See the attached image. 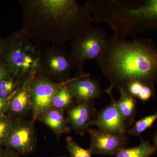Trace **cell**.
Here are the masks:
<instances>
[{
    "label": "cell",
    "instance_id": "cell-1",
    "mask_svg": "<svg viewBox=\"0 0 157 157\" xmlns=\"http://www.w3.org/2000/svg\"><path fill=\"white\" fill-rule=\"evenodd\" d=\"M21 29L41 43L63 47L92 29L89 7L75 0H21Z\"/></svg>",
    "mask_w": 157,
    "mask_h": 157
},
{
    "label": "cell",
    "instance_id": "cell-2",
    "mask_svg": "<svg viewBox=\"0 0 157 157\" xmlns=\"http://www.w3.org/2000/svg\"><path fill=\"white\" fill-rule=\"evenodd\" d=\"M97 61L110 82L107 93L114 88L126 89L133 81L154 88L157 84V47L150 38L127 40L113 36Z\"/></svg>",
    "mask_w": 157,
    "mask_h": 157
},
{
    "label": "cell",
    "instance_id": "cell-3",
    "mask_svg": "<svg viewBox=\"0 0 157 157\" xmlns=\"http://www.w3.org/2000/svg\"><path fill=\"white\" fill-rule=\"evenodd\" d=\"M40 43L21 29L4 39L0 59L12 75L23 81L34 78L39 73Z\"/></svg>",
    "mask_w": 157,
    "mask_h": 157
},
{
    "label": "cell",
    "instance_id": "cell-4",
    "mask_svg": "<svg viewBox=\"0 0 157 157\" xmlns=\"http://www.w3.org/2000/svg\"><path fill=\"white\" fill-rule=\"evenodd\" d=\"M107 40L105 30L93 28L84 36L72 42L70 54L73 67L84 73L83 65L87 60H97L104 49Z\"/></svg>",
    "mask_w": 157,
    "mask_h": 157
},
{
    "label": "cell",
    "instance_id": "cell-5",
    "mask_svg": "<svg viewBox=\"0 0 157 157\" xmlns=\"http://www.w3.org/2000/svg\"><path fill=\"white\" fill-rule=\"evenodd\" d=\"M73 68L70 55L63 47L52 45L42 51L39 62V75L55 82H66L70 79L69 76Z\"/></svg>",
    "mask_w": 157,
    "mask_h": 157
},
{
    "label": "cell",
    "instance_id": "cell-6",
    "mask_svg": "<svg viewBox=\"0 0 157 157\" xmlns=\"http://www.w3.org/2000/svg\"><path fill=\"white\" fill-rule=\"evenodd\" d=\"M68 81L61 83L55 82L39 74L31 79L32 110L34 121L52 108L53 96L60 88L67 84Z\"/></svg>",
    "mask_w": 157,
    "mask_h": 157
},
{
    "label": "cell",
    "instance_id": "cell-7",
    "mask_svg": "<svg viewBox=\"0 0 157 157\" xmlns=\"http://www.w3.org/2000/svg\"><path fill=\"white\" fill-rule=\"evenodd\" d=\"M35 121L14 119L11 131L3 145L18 154L27 155L33 150L36 142Z\"/></svg>",
    "mask_w": 157,
    "mask_h": 157
},
{
    "label": "cell",
    "instance_id": "cell-8",
    "mask_svg": "<svg viewBox=\"0 0 157 157\" xmlns=\"http://www.w3.org/2000/svg\"><path fill=\"white\" fill-rule=\"evenodd\" d=\"M90 136L88 150L91 154L116 155L126 147V133H114L99 129L90 128L87 131Z\"/></svg>",
    "mask_w": 157,
    "mask_h": 157
},
{
    "label": "cell",
    "instance_id": "cell-9",
    "mask_svg": "<svg viewBox=\"0 0 157 157\" xmlns=\"http://www.w3.org/2000/svg\"><path fill=\"white\" fill-rule=\"evenodd\" d=\"M67 87L72 93L76 104L94 101L102 96L100 80L90 74H79L68 80Z\"/></svg>",
    "mask_w": 157,
    "mask_h": 157
},
{
    "label": "cell",
    "instance_id": "cell-10",
    "mask_svg": "<svg viewBox=\"0 0 157 157\" xmlns=\"http://www.w3.org/2000/svg\"><path fill=\"white\" fill-rule=\"evenodd\" d=\"M90 126L98 129L114 133H126L128 127L118 108L117 102L113 103L101 110L92 121Z\"/></svg>",
    "mask_w": 157,
    "mask_h": 157
},
{
    "label": "cell",
    "instance_id": "cell-11",
    "mask_svg": "<svg viewBox=\"0 0 157 157\" xmlns=\"http://www.w3.org/2000/svg\"><path fill=\"white\" fill-rule=\"evenodd\" d=\"M96 114L94 101L84 102L76 104L69 109L67 120L75 132L83 135L90 129L91 123Z\"/></svg>",
    "mask_w": 157,
    "mask_h": 157
},
{
    "label": "cell",
    "instance_id": "cell-12",
    "mask_svg": "<svg viewBox=\"0 0 157 157\" xmlns=\"http://www.w3.org/2000/svg\"><path fill=\"white\" fill-rule=\"evenodd\" d=\"M33 78L25 80L19 89L11 97L6 114L10 115L13 119L25 115L32 110L30 83Z\"/></svg>",
    "mask_w": 157,
    "mask_h": 157
},
{
    "label": "cell",
    "instance_id": "cell-13",
    "mask_svg": "<svg viewBox=\"0 0 157 157\" xmlns=\"http://www.w3.org/2000/svg\"><path fill=\"white\" fill-rule=\"evenodd\" d=\"M38 119L55 134H68L71 131L63 110L51 108Z\"/></svg>",
    "mask_w": 157,
    "mask_h": 157
},
{
    "label": "cell",
    "instance_id": "cell-14",
    "mask_svg": "<svg viewBox=\"0 0 157 157\" xmlns=\"http://www.w3.org/2000/svg\"><path fill=\"white\" fill-rule=\"evenodd\" d=\"M119 91L120 93V98L117 102V105L128 128H129L135 121L137 112V102L135 98L130 94L125 89H120Z\"/></svg>",
    "mask_w": 157,
    "mask_h": 157
},
{
    "label": "cell",
    "instance_id": "cell-15",
    "mask_svg": "<svg viewBox=\"0 0 157 157\" xmlns=\"http://www.w3.org/2000/svg\"><path fill=\"white\" fill-rule=\"evenodd\" d=\"M66 84L60 88L53 96L52 101V108L64 111L75 106L76 102L74 98Z\"/></svg>",
    "mask_w": 157,
    "mask_h": 157
},
{
    "label": "cell",
    "instance_id": "cell-16",
    "mask_svg": "<svg viewBox=\"0 0 157 157\" xmlns=\"http://www.w3.org/2000/svg\"><path fill=\"white\" fill-rule=\"evenodd\" d=\"M155 146L148 141L143 140L138 146L131 148H124L116 155V157H150L156 151Z\"/></svg>",
    "mask_w": 157,
    "mask_h": 157
},
{
    "label": "cell",
    "instance_id": "cell-17",
    "mask_svg": "<svg viewBox=\"0 0 157 157\" xmlns=\"http://www.w3.org/2000/svg\"><path fill=\"white\" fill-rule=\"evenodd\" d=\"M23 80L11 74L0 82V98H6L13 95L21 86Z\"/></svg>",
    "mask_w": 157,
    "mask_h": 157
},
{
    "label": "cell",
    "instance_id": "cell-18",
    "mask_svg": "<svg viewBox=\"0 0 157 157\" xmlns=\"http://www.w3.org/2000/svg\"><path fill=\"white\" fill-rule=\"evenodd\" d=\"M156 120L157 110L153 114L147 116L137 121L132 128L127 130L126 133L133 136H140L141 133L152 126Z\"/></svg>",
    "mask_w": 157,
    "mask_h": 157
},
{
    "label": "cell",
    "instance_id": "cell-19",
    "mask_svg": "<svg viewBox=\"0 0 157 157\" xmlns=\"http://www.w3.org/2000/svg\"><path fill=\"white\" fill-rule=\"evenodd\" d=\"M66 142L70 157H92L89 150L81 147L71 136L67 137Z\"/></svg>",
    "mask_w": 157,
    "mask_h": 157
},
{
    "label": "cell",
    "instance_id": "cell-20",
    "mask_svg": "<svg viewBox=\"0 0 157 157\" xmlns=\"http://www.w3.org/2000/svg\"><path fill=\"white\" fill-rule=\"evenodd\" d=\"M13 121V119L6 113L0 116V146L3 145L9 136Z\"/></svg>",
    "mask_w": 157,
    "mask_h": 157
},
{
    "label": "cell",
    "instance_id": "cell-21",
    "mask_svg": "<svg viewBox=\"0 0 157 157\" xmlns=\"http://www.w3.org/2000/svg\"><path fill=\"white\" fill-rule=\"evenodd\" d=\"M144 85L140 81H133L128 85L126 90L130 94L135 98H137Z\"/></svg>",
    "mask_w": 157,
    "mask_h": 157
},
{
    "label": "cell",
    "instance_id": "cell-22",
    "mask_svg": "<svg viewBox=\"0 0 157 157\" xmlns=\"http://www.w3.org/2000/svg\"><path fill=\"white\" fill-rule=\"evenodd\" d=\"M155 88L147 85H144L137 98L140 99L143 103L148 101L154 96Z\"/></svg>",
    "mask_w": 157,
    "mask_h": 157
},
{
    "label": "cell",
    "instance_id": "cell-23",
    "mask_svg": "<svg viewBox=\"0 0 157 157\" xmlns=\"http://www.w3.org/2000/svg\"><path fill=\"white\" fill-rule=\"evenodd\" d=\"M6 98H0V116L6 114L8 110L11 97Z\"/></svg>",
    "mask_w": 157,
    "mask_h": 157
},
{
    "label": "cell",
    "instance_id": "cell-24",
    "mask_svg": "<svg viewBox=\"0 0 157 157\" xmlns=\"http://www.w3.org/2000/svg\"><path fill=\"white\" fill-rule=\"evenodd\" d=\"M11 75L9 69L0 59V82Z\"/></svg>",
    "mask_w": 157,
    "mask_h": 157
},
{
    "label": "cell",
    "instance_id": "cell-25",
    "mask_svg": "<svg viewBox=\"0 0 157 157\" xmlns=\"http://www.w3.org/2000/svg\"><path fill=\"white\" fill-rule=\"evenodd\" d=\"M19 154L11 149L6 148L3 150L0 157H19Z\"/></svg>",
    "mask_w": 157,
    "mask_h": 157
},
{
    "label": "cell",
    "instance_id": "cell-26",
    "mask_svg": "<svg viewBox=\"0 0 157 157\" xmlns=\"http://www.w3.org/2000/svg\"><path fill=\"white\" fill-rule=\"evenodd\" d=\"M3 40H4V39H2L0 37V55L2 52V49Z\"/></svg>",
    "mask_w": 157,
    "mask_h": 157
},
{
    "label": "cell",
    "instance_id": "cell-27",
    "mask_svg": "<svg viewBox=\"0 0 157 157\" xmlns=\"http://www.w3.org/2000/svg\"><path fill=\"white\" fill-rule=\"evenodd\" d=\"M155 144L156 148H157V134L155 136Z\"/></svg>",
    "mask_w": 157,
    "mask_h": 157
},
{
    "label": "cell",
    "instance_id": "cell-28",
    "mask_svg": "<svg viewBox=\"0 0 157 157\" xmlns=\"http://www.w3.org/2000/svg\"><path fill=\"white\" fill-rule=\"evenodd\" d=\"M3 150L1 146H0V155L2 154V152Z\"/></svg>",
    "mask_w": 157,
    "mask_h": 157
},
{
    "label": "cell",
    "instance_id": "cell-29",
    "mask_svg": "<svg viewBox=\"0 0 157 157\" xmlns=\"http://www.w3.org/2000/svg\"><path fill=\"white\" fill-rule=\"evenodd\" d=\"M65 157V156H60V157Z\"/></svg>",
    "mask_w": 157,
    "mask_h": 157
}]
</instances>
